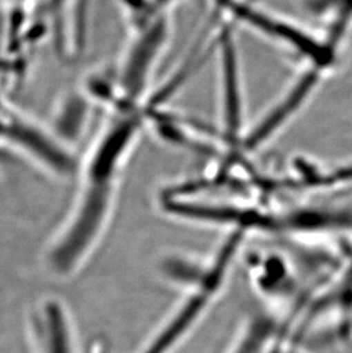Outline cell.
Instances as JSON below:
<instances>
[{
  "instance_id": "1",
  "label": "cell",
  "mask_w": 352,
  "mask_h": 353,
  "mask_svg": "<svg viewBox=\"0 0 352 353\" xmlns=\"http://www.w3.org/2000/svg\"><path fill=\"white\" fill-rule=\"evenodd\" d=\"M243 248V239L229 234L196 270L174 274L182 285L179 301L139 353H174L219 300Z\"/></svg>"
},
{
  "instance_id": "2",
  "label": "cell",
  "mask_w": 352,
  "mask_h": 353,
  "mask_svg": "<svg viewBox=\"0 0 352 353\" xmlns=\"http://www.w3.org/2000/svg\"><path fill=\"white\" fill-rule=\"evenodd\" d=\"M28 332L32 353H83L67 304L46 295L31 307Z\"/></svg>"
}]
</instances>
